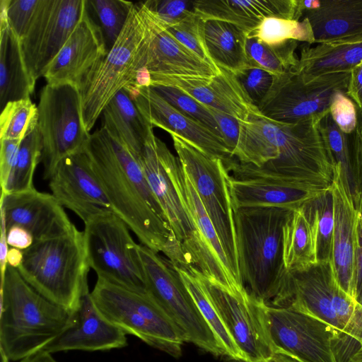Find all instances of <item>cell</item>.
<instances>
[{
  "instance_id": "obj_1",
  "label": "cell",
  "mask_w": 362,
  "mask_h": 362,
  "mask_svg": "<svg viewBox=\"0 0 362 362\" xmlns=\"http://www.w3.org/2000/svg\"><path fill=\"white\" fill-rule=\"evenodd\" d=\"M329 110L288 124L262 114L240 122L234 158L225 164L230 178L266 176L303 185L313 190L330 188L334 161L323 118Z\"/></svg>"
},
{
  "instance_id": "obj_2",
  "label": "cell",
  "mask_w": 362,
  "mask_h": 362,
  "mask_svg": "<svg viewBox=\"0 0 362 362\" xmlns=\"http://www.w3.org/2000/svg\"><path fill=\"white\" fill-rule=\"evenodd\" d=\"M85 151L117 214L143 245L170 261L183 255L136 156L101 127L90 134Z\"/></svg>"
},
{
  "instance_id": "obj_3",
  "label": "cell",
  "mask_w": 362,
  "mask_h": 362,
  "mask_svg": "<svg viewBox=\"0 0 362 362\" xmlns=\"http://www.w3.org/2000/svg\"><path fill=\"white\" fill-rule=\"evenodd\" d=\"M74 313L49 300L7 265L1 278L0 349L10 362L40 351L74 322Z\"/></svg>"
},
{
  "instance_id": "obj_4",
  "label": "cell",
  "mask_w": 362,
  "mask_h": 362,
  "mask_svg": "<svg viewBox=\"0 0 362 362\" xmlns=\"http://www.w3.org/2000/svg\"><path fill=\"white\" fill-rule=\"evenodd\" d=\"M293 210L234 209L239 274L246 290L270 305L288 277L283 259V228Z\"/></svg>"
},
{
  "instance_id": "obj_5",
  "label": "cell",
  "mask_w": 362,
  "mask_h": 362,
  "mask_svg": "<svg viewBox=\"0 0 362 362\" xmlns=\"http://www.w3.org/2000/svg\"><path fill=\"white\" fill-rule=\"evenodd\" d=\"M150 34L144 1L134 3L116 42L78 86L82 120L88 132L116 94L133 86L139 71L146 67Z\"/></svg>"
},
{
  "instance_id": "obj_6",
  "label": "cell",
  "mask_w": 362,
  "mask_h": 362,
  "mask_svg": "<svg viewBox=\"0 0 362 362\" xmlns=\"http://www.w3.org/2000/svg\"><path fill=\"white\" fill-rule=\"evenodd\" d=\"M90 268L83 231L74 225L66 233L35 242L23 250L17 269L37 292L74 313L89 293Z\"/></svg>"
},
{
  "instance_id": "obj_7",
  "label": "cell",
  "mask_w": 362,
  "mask_h": 362,
  "mask_svg": "<svg viewBox=\"0 0 362 362\" xmlns=\"http://www.w3.org/2000/svg\"><path fill=\"white\" fill-rule=\"evenodd\" d=\"M270 305L317 318L362 346V307L339 286L330 261L288 272L285 286Z\"/></svg>"
},
{
  "instance_id": "obj_8",
  "label": "cell",
  "mask_w": 362,
  "mask_h": 362,
  "mask_svg": "<svg viewBox=\"0 0 362 362\" xmlns=\"http://www.w3.org/2000/svg\"><path fill=\"white\" fill-rule=\"evenodd\" d=\"M265 325L275 354L300 362H353L362 346L327 323L287 308L265 306Z\"/></svg>"
},
{
  "instance_id": "obj_9",
  "label": "cell",
  "mask_w": 362,
  "mask_h": 362,
  "mask_svg": "<svg viewBox=\"0 0 362 362\" xmlns=\"http://www.w3.org/2000/svg\"><path fill=\"white\" fill-rule=\"evenodd\" d=\"M90 296L102 315L126 334L136 336L173 357L181 356L185 342L182 333L148 292L131 291L98 279Z\"/></svg>"
},
{
  "instance_id": "obj_10",
  "label": "cell",
  "mask_w": 362,
  "mask_h": 362,
  "mask_svg": "<svg viewBox=\"0 0 362 362\" xmlns=\"http://www.w3.org/2000/svg\"><path fill=\"white\" fill-rule=\"evenodd\" d=\"M170 136L183 170L214 226L231 271L237 281L243 286L238 269L234 209L228 173L223 161L206 155L175 134Z\"/></svg>"
},
{
  "instance_id": "obj_11",
  "label": "cell",
  "mask_w": 362,
  "mask_h": 362,
  "mask_svg": "<svg viewBox=\"0 0 362 362\" xmlns=\"http://www.w3.org/2000/svg\"><path fill=\"white\" fill-rule=\"evenodd\" d=\"M90 267L98 279L131 291L147 293L139 245L126 223L115 213L96 216L83 230Z\"/></svg>"
},
{
  "instance_id": "obj_12",
  "label": "cell",
  "mask_w": 362,
  "mask_h": 362,
  "mask_svg": "<svg viewBox=\"0 0 362 362\" xmlns=\"http://www.w3.org/2000/svg\"><path fill=\"white\" fill-rule=\"evenodd\" d=\"M147 292L190 342L216 356L225 353L173 264L145 245H139Z\"/></svg>"
},
{
  "instance_id": "obj_13",
  "label": "cell",
  "mask_w": 362,
  "mask_h": 362,
  "mask_svg": "<svg viewBox=\"0 0 362 362\" xmlns=\"http://www.w3.org/2000/svg\"><path fill=\"white\" fill-rule=\"evenodd\" d=\"M37 127L43 145V178L49 180L63 158L85 149L91 134L83 123L77 86L46 84L42 88Z\"/></svg>"
},
{
  "instance_id": "obj_14",
  "label": "cell",
  "mask_w": 362,
  "mask_h": 362,
  "mask_svg": "<svg viewBox=\"0 0 362 362\" xmlns=\"http://www.w3.org/2000/svg\"><path fill=\"white\" fill-rule=\"evenodd\" d=\"M351 71L314 76L302 73L294 66L273 76L272 86L258 109L263 116L288 124L326 112L335 93H346Z\"/></svg>"
},
{
  "instance_id": "obj_15",
  "label": "cell",
  "mask_w": 362,
  "mask_h": 362,
  "mask_svg": "<svg viewBox=\"0 0 362 362\" xmlns=\"http://www.w3.org/2000/svg\"><path fill=\"white\" fill-rule=\"evenodd\" d=\"M202 276L208 296L243 362H269L274 352L265 325L266 304L247 291L235 296Z\"/></svg>"
},
{
  "instance_id": "obj_16",
  "label": "cell",
  "mask_w": 362,
  "mask_h": 362,
  "mask_svg": "<svg viewBox=\"0 0 362 362\" xmlns=\"http://www.w3.org/2000/svg\"><path fill=\"white\" fill-rule=\"evenodd\" d=\"M85 0H40V6L20 41L28 74L35 84L76 25Z\"/></svg>"
},
{
  "instance_id": "obj_17",
  "label": "cell",
  "mask_w": 362,
  "mask_h": 362,
  "mask_svg": "<svg viewBox=\"0 0 362 362\" xmlns=\"http://www.w3.org/2000/svg\"><path fill=\"white\" fill-rule=\"evenodd\" d=\"M49 186L58 202L84 223L96 216L115 213L85 149L58 163Z\"/></svg>"
},
{
  "instance_id": "obj_18",
  "label": "cell",
  "mask_w": 362,
  "mask_h": 362,
  "mask_svg": "<svg viewBox=\"0 0 362 362\" xmlns=\"http://www.w3.org/2000/svg\"><path fill=\"white\" fill-rule=\"evenodd\" d=\"M124 90L153 127L175 134L206 155L223 160V163L234 158L219 136L204 124L177 110L151 87L130 86Z\"/></svg>"
},
{
  "instance_id": "obj_19",
  "label": "cell",
  "mask_w": 362,
  "mask_h": 362,
  "mask_svg": "<svg viewBox=\"0 0 362 362\" xmlns=\"http://www.w3.org/2000/svg\"><path fill=\"white\" fill-rule=\"evenodd\" d=\"M334 232L331 264L336 281L353 300L356 298L358 228L362 216L346 187L340 168L335 165L331 184Z\"/></svg>"
},
{
  "instance_id": "obj_20",
  "label": "cell",
  "mask_w": 362,
  "mask_h": 362,
  "mask_svg": "<svg viewBox=\"0 0 362 362\" xmlns=\"http://www.w3.org/2000/svg\"><path fill=\"white\" fill-rule=\"evenodd\" d=\"M107 53L100 27L85 0L80 18L59 53L45 70L47 85L79 86L84 76Z\"/></svg>"
},
{
  "instance_id": "obj_21",
  "label": "cell",
  "mask_w": 362,
  "mask_h": 362,
  "mask_svg": "<svg viewBox=\"0 0 362 362\" xmlns=\"http://www.w3.org/2000/svg\"><path fill=\"white\" fill-rule=\"evenodd\" d=\"M0 205L1 221L6 230L13 226H21L32 235L34 243L62 235L74 226L52 194L36 189L1 192Z\"/></svg>"
},
{
  "instance_id": "obj_22",
  "label": "cell",
  "mask_w": 362,
  "mask_h": 362,
  "mask_svg": "<svg viewBox=\"0 0 362 362\" xmlns=\"http://www.w3.org/2000/svg\"><path fill=\"white\" fill-rule=\"evenodd\" d=\"M211 77L187 76H151V86H168L182 90L203 105L226 112L242 122L260 115L237 76L222 68Z\"/></svg>"
},
{
  "instance_id": "obj_23",
  "label": "cell",
  "mask_w": 362,
  "mask_h": 362,
  "mask_svg": "<svg viewBox=\"0 0 362 362\" xmlns=\"http://www.w3.org/2000/svg\"><path fill=\"white\" fill-rule=\"evenodd\" d=\"M127 345L126 334L102 315L89 292L83 296L72 324L42 351L52 354L71 350L105 351Z\"/></svg>"
},
{
  "instance_id": "obj_24",
  "label": "cell",
  "mask_w": 362,
  "mask_h": 362,
  "mask_svg": "<svg viewBox=\"0 0 362 362\" xmlns=\"http://www.w3.org/2000/svg\"><path fill=\"white\" fill-rule=\"evenodd\" d=\"M234 209L276 207L294 210L325 192L266 176L236 180L228 176Z\"/></svg>"
},
{
  "instance_id": "obj_25",
  "label": "cell",
  "mask_w": 362,
  "mask_h": 362,
  "mask_svg": "<svg viewBox=\"0 0 362 362\" xmlns=\"http://www.w3.org/2000/svg\"><path fill=\"white\" fill-rule=\"evenodd\" d=\"M194 12L204 21L218 20L237 25L249 34L267 18L296 21L297 0H197Z\"/></svg>"
},
{
  "instance_id": "obj_26",
  "label": "cell",
  "mask_w": 362,
  "mask_h": 362,
  "mask_svg": "<svg viewBox=\"0 0 362 362\" xmlns=\"http://www.w3.org/2000/svg\"><path fill=\"white\" fill-rule=\"evenodd\" d=\"M311 25L315 44L362 35V0H325L303 12Z\"/></svg>"
},
{
  "instance_id": "obj_27",
  "label": "cell",
  "mask_w": 362,
  "mask_h": 362,
  "mask_svg": "<svg viewBox=\"0 0 362 362\" xmlns=\"http://www.w3.org/2000/svg\"><path fill=\"white\" fill-rule=\"evenodd\" d=\"M362 62V35L303 46L295 68L305 74L351 71Z\"/></svg>"
},
{
  "instance_id": "obj_28",
  "label": "cell",
  "mask_w": 362,
  "mask_h": 362,
  "mask_svg": "<svg viewBox=\"0 0 362 362\" xmlns=\"http://www.w3.org/2000/svg\"><path fill=\"white\" fill-rule=\"evenodd\" d=\"M35 84L30 78L23 61L20 40L8 26L0 8V103L1 110L12 100L29 98Z\"/></svg>"
},
{
  "instance_id": "obj_29",
  "label": "cell",
  "mask_w": 362,
  "mask_h": 362,
  "mask_svg": "<svg viewBox=\"0 0 362 362\" xmlns=\"http://www.w3.org/2000/svg\"><path fill=\"white\" fill-rule=\"evenodd\" d=\"M103 115L102 127L137 156L153 127L142 116L125 90L116 94L104 109Z\"/></svg>"
},
{
  "instance_id": "obj_30",
  "label": "cell",
  "mask_w": 362,
  "mask_h": 362,
  "mask_svg": "<svg viewBox=\"0 0 362 362\" xmlns=\"http://www.w3.org/2000/svg\"><path fill=\"white\" fill-rule=\"evenodd\" d=\"M247 33L237 25L218 20L205 21L204 35L214 63L235 75L252 67L246 52Z\"/></svg>"
},
{
  "instance_id": "obj_31",
  "label": "cell",
  "mask_w": 362,
  "mask_h": 362,
  "mask_svg": "<svg viewBox=\"0 0 362 362\" xmlns=\"http://www.w3.org/2000/svg\"><path fill=\"white\" fill-rule=\"evenodd\" d=\"M283 259L288 272L318 263L315 230L303 206L291 211L284 226Z\"/></svg>"
},
{
  "instance_id": "obj_32",
  "label": "cell",
  "mask_w": 362,
  "mask_h": 362,
  "mask_svg": "<svg viewBox=\"0 0 362 362\" xmlns=\"http://www.w3.org/2000/svg\"><path fill=\"white\" fill-rule=\"evenodd\" d=\"M174 267L223 349L225 356L235 361L243 362L238 347L208 296L200 272L191 265Z\"/></svg>"
},
{
  "instance_id": "obj_33",
  "label": "cell",
  "mask_w": 362,
  "mask_h": 362,
  "mask_svg": "<svg viewBox=\"0 0 362 362\" xmlns=\"http://www.w3.org/2000/svg\"><path fill=\"white\" fill-rule=\"evenodd\" d=\"M42 140L37 124L22 140L14 166L5 185L4 194L18 193L35 189L33 177L35 169L42 160Z\"/></svg>"
},
{
  "instance_id": "obj_34",
  "label": "cell",
  "mask_w": 362,
  "mask_h": 362,
  "mask_svg": "<svg viewBox=\"0 0 362 362\" xmlns=\"http://www.w3.org/2000/svg\"><path fill=\"white\" fill-rule=\"evenodd\" d=\"M298 41L288 40L276 45H268L256 37L247 36L246 52L252 67H259L274 76H279L298 62L296 53Z\"/></svg>"
},
{
  "instance_id": "obj_35",
  "label": "cell",
  "mask_w": 362,
  "mask_h": 362,
  "mask_svg": "<svg viewBox=\"0 0 362 362\" xmlns=\"http://www.w3.org/2000/svg\"><path fill=\"white\" fill-rule=\"evenodd\" d=\"M303 208L315 230L318 263L330 261L334 232L331 187L305 203Z\"/></svg>"
},
{
  "instance_id": "obj_36",
  "label": "cell",
  "mask_w": 362,
  "mask_h": 362,
  "mask_svg": "<svg viewBox=\"0 0 362 362\" xmlns=\"http://www.w3.org/2000/svg\"><path fill=\"white\" fill-rule=\"evenodd\" d=\"M322 124L334 164L340 168L344 182L362 214V193L352 168L348 136L336 124L329 112L323 118Z\"/></svg>"
},
{
  "instance_id": "obj_37",
  "label": "cell",
  "mask_w": 362,
  "mask_h": 362,
  "mask_svg": "<svg viewBox=\"0 0 362 362\" xmlns=\"http://www.w3.org/2000/svg\"><path fill=\"white\" fill-rule=\"evenodd\" d=\"M247 36L256 37L259 41L268 45L280 44L288 40L315 44L313 30L307 18L295 21L276 17L267 18Z\"/></svg>"
},
{
  "instance_id": "obj_38",
  "label": "cell",
  "mask_w": 362,
  "mask_h": 362,
  "mask_svg": "<svg viewBox=\"0 0 362 362\" xmlns=\"http://www.w3.org/2000/svg\"><path fill=\"white\" fill-rule=\"evenodd\" d=\"M37 124V107L30 98L9 101L1 110L0 139L22 141Z\"/></svg>"
},
{
  "instance_id": "obj_39",
  "label": "cell",
  "mask_w": 362,
  "mask_h": 362,
  "mask_svg": "<svg viewBox=\"0 0 362 362\" xmlns=\"http://www.w3.org/2000/svg\"><path fill=\"white\" fill-rule=\"evenodd\" d=\"M133 2L124 0H87V6L98 19L108 50L122 31Z\"/></svg>"
},
{
  "instance_id": "obj_40",
  "label": "cell",
  "mask_w": 362,
  "mask_h": 362,
  "mask_svg": "<svg viewBox=\"0 0 362 362\" xmlns=\"http://www.w3.org/2000/svg\"><path fill=\"white\" fill-rule=\"evenodd\" d=\"M204 25L205 21L194 12L173 25H163L166 30L182 45L205 62L217 67L207 50Z\"/></svg>"
},
{
  "instance_id": "obj_41",
  "label": "cell",
  "mask_w": 362,
  "mask_h": 362,
  "mask_svg": "<svg viewBox=\"0 0 362 362\" xmlns=\"http://www.w3.org/2000/svg\"><path fill=\"white\" fill-rule=\"evenodd\" d=\"M150 87L177 110L204 124L222 139L218 125L206 105L179 88L173 86H153Z\"/></svg>"
},
{
  "instance_id": "obj_42",
  "label": "cell",
  "mask_w": 362,
  "mask_h": 362,
  "mask_svg": "<svg viewBox=\"0 0 362 362\" xmlns=\"http://www.w3.org/2000/svg\"><path fill=\"white\" fill-rule=\"evenodd\" d=\"M40 0H1L8 26L21 41L25 36L40 6Z\"/></svg>"
},
{
  "instance_id": "obj_43",
  "label": "cell",
  "mask_w": 362,
  "mask_h": 362,
  "mask_svg": "<svg viewBox=\"0 0 362 362\" xmlns=\"http://www.w3.org/2000/svg\"><path fill=\"white\" fill-rule=\"evenodd\" d=\"M235 76L252 103L258 107L272 86L273 75L259 67H249Z\"/></svg>"
},
{
  "instance_id": "obj_44",
  "label": "cell",
  "mask_w": 362,
  "mask_h": 362,
  "mask_svg": "<svg viewBox=\"0 0 362 362\" xmlns=\"http://www.w3.org/2000/svg\"><path fill=\"white\" fill-rule=\"evenodd\" d=\"M144 3L165 26L173 25L194 12L193 1L148 0Z\"/></svg>"
},
{
  "instance_id": "obj_45",
  "label": "cell",
  "mask_w": 362,
  "mask_h": 362,
  "mask_svg": "<svg viewBox=\"0 0 362 362\" xmlns=\"http://www.w3.org/2000/svg\"><path fill=\"white\" fill-rule=\"evenodd\" d=\"M329 114L344 134L350 135L354 132L357 124V109L346 93L338 92L334 95L329 106Z\"/></svg>"
},
{
  "instance_id": "obj_46",
  "label": "cell",
  "mask_w": 362,
  "mask_h": 362,
  "mask_svg": "<svg viewBox=\"0 0 362 362\" xmlns=\"http://www.w3.org/2000/svg\"><path fill=\"white\" fill-rule=\"evenodd\" d=\"M206 107L217 122L222 139L228 148L231 156L234 157L240 138V121L214 107L208 106Z\"/></svg>"
},
{
  "instance_id": "obj_47",
  "label": "cell",
  "mask_w": 362,
  "mask_h": 362,
  "mask_svg": "<svg viewBox=\"0 0 362 362\" xmlns=\"http://www.w3.org/2000/svg\"><path fill=\"white\" fill-rule=\"evenodd\" d=\"M357 115L356 127L348 138L353 170L362 193V110L357 109Z\"/></svg>"
},
{
  "instance_id": "obj_48",
  "label": "cell",
  "mask_w": 362,
  "mask_h": 362,
  "mask_svg": "<svg viewBox=\"0 0 362 362\" xmlns=\"http://www.w3.org/2000/svg\"><path fill=\"white\" fill-rule=\"evenodd\" d=\"M22 141L1 139L0 182L3 187L14 166Z\"/></svg>"
},
{
  "instance_id": "obj_49",
  "label": "cell",
  "mask_w": 362,
  "mask_h": 362,
  "mask_svg": "<svg viewBox=\"0 0 362 362\" xmlns=\"http://www.w3.org/2000/svg\"><path fill=\"white\" fill-rule=\"evenodd\" d=\"M346 95L362 110V62L351 70Z\"/></svg>"
},
{
  "instance_id": "obj_50",
  "label": "cell",
  "mask_w": 362,
  "mask_h": 362,
  "mask_svg": "<svg viewBox=\"0 0 362 362\" xmlns=\"http://www.w3.org/2000/svg\"><path fill=\"white\" fill-rule=\"evenodd\" d=\"M6 240L8 245L22 250L28 249L34 243L32 235L18 226H11L7 230Z\"/></svg>"
},
{
  "instance_id": "obj_51",
  "label": "cell",
  "mask_w": 362,
  "mask_h": 362,
  "mask_svg": "<svg viewBox=\"0 0 362 362\" xmlns=\"http://www.w3.org/2000/svg\"><path fill=\"white\" fill-rule=\"evenodd\" d=\"M358 244L356 255V296L362 289V218L359 221Z\"/></svg>"
},
{
  "instance_id": "obj_52",
  "label": "cell",
  "mask_w": 362,
  "mask_h": 362,
  "mask_svg": "<svg viewBox=\"0 0 362 362\" xmlns=\"http://www.w3.org/2000/svg\"><path fill=\"white\" fill-rule=\"evenodd\" d=\"M7 230L5 225L1 221V238H0V264H1V278L4 276L7 268L6 255L8 252V243L6 240Z\"/></svg>"
},
{
  "instance_id": "obj_53",
  "label": "cell",
  "mask_w": 362,
  "mask_h": 362,
  "mask_svg": "<svg viewBox=\"0 0 362 362\" xmlns=\"http://www.w3.org/2000/svg\"><path fill=\"white\" fill-rule=\"evenodd\" d=\"M6 260L8 265L18 269L23 261V250L16 247L8 249Z\"/></svg>"
},
{
  "instance_id": "obj_54",
  "label": "cell",
  "mask_w": 362,
  "mask_h": 362,
  "mask_svg": "<svg viewBox=\"0 0 362 362\" xmlns=\"http://www.w3.org/2000/svg\"><path fill=\"white\" fill-rule=\"evenodd\" d=\"M19 362H57L52 354L40 351Z\"/></svg>"
},
{
  "instance_id": "obj_55",
  "label": "cell",
  "mask_w": 362,
  "mask_h": 362,
  "mask_svg": "<svg viewBox=\"0 0 362 362\" xmlns=\"http://www.w3.org/2000/svg\"><path fill=\"white\" fill-rule=\"evenodd\" d=\"M269 362H300L288 356L275 354Z\"/></svg>"
},
{
  "instance_id": "obj_56",
  "label": "cell",
  "mask_w": 362,
  "mask_h": 362,
  "mask_svg": "<svg viewBox=\"0 0 362 362\" xmlns=\"http://www.w3.org/2000/svg\"><path fill=\"white\" fill-rule=\"evenodd\" d=\"M356 303L362 307V289L361 291L358 293L356 298L355 300Z\"/></svg>"
},
{
  "instance_id": "obj_57",
  "label": "cell",
  "mask_w": 362,
  "mask_h": 362,
  "mask_svg": "<svg viewBox=\"0 0 362 362\" xmlns=\"http://www.w3.org/2000/svg\"><path fill=\"white\" fill-rule=\"evenodd\" d=\"M353 362H362V354Z\"/></svg>"
},
{
  "instance_id": "obj_58",
  "label": "cell",
  "mask_w": 362,
  "mask_h": 362,
  "mask_svg": "<svg viewBox=\"0 0 362 362\" xmlns=\"http://www.w3.org/2000/svg\"><path fill=\"white\" fill-rule=\"evenodd\" d=\"M1 362H10L5 356H1Z\"/></svg>"
},
{
  "instance_id": "obj_59",
  "label": "cell",
  "mask_w": 362,
  "mask_h": 362,
  "mask_svg": "<svg viewBox=\"0 0 362 362\" xmlns=\"http://www.w3.org/2000/svg\"><path fill=\"white\" fill-rule=\"evenodd\" d=\"M361 218H362V216H361Z\"/></svg>"
}]
</instances>
